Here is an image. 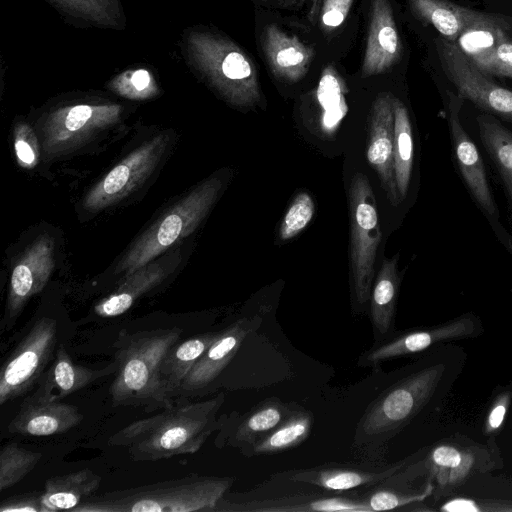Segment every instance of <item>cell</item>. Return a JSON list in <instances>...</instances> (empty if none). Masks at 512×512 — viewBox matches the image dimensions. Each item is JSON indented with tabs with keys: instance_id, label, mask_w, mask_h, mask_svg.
<instances>
[{
	"instance_id": "obj_1",
	"label": "cell",
	"mask_w": 512,
	"mask_h": 512,
	"mask_svg": "<svg viewBox=\"0 0 512 512\" xmlns=\"http://www.w3.org/2000/svg\"><path fill=\"white\" fill-rule=\"evenodd\" d=\"M225 394L213 398L171 404L153 416L126 425L113 434L108 444L125 448L134 461H157L196 453L221 427L217 414Z\"/></svg>"
},
{
	"instance_id": "obj_2",
	"label": "cell",
	"mask_w": 512,
	"mask_h": 512,
	"mask_svg": "<svg viewBox=\"0 0 512 512\" xmlns=\"http://www.w3.org/2000/svg\"><path fill=\"white\" fill-rule=\"evenodd\" d=\"M180 335L179 328L119 333L114 344L118 367L109 388L115 406L142 407L152 412L173 404L161 385L159 367Z\"/></svg>"
},
{
	"instance_id": "obj_3",
	"label": "cell",
	"mask_w": 512,
	"mask_h": 512,
	"mask_svg": "<svg viewBox=\"0 0 512 512\" xmlns=\"http://www.w3.org/2000/svg\"><path fill=\"white\" fill-rule=\"evenodd\" d=\"M234 483L232 477L188 476L107 492L83 500L74 512H212Z\"/></svg>"
},
{
	"instance_id": "obj_4",
	"label": "cell",
	"mask_w": 512,
	"mask_h": 512,
	"mask_svg": "<svg viewBox=\"0 0 512 512\" xmlns=\"http://www.w3.org/2000/svg\"><path fill=\"white\" fill-rule=\"evenodd\" d=\"M444 364L420 369L383 391L367 407L357 423L352 449L374 461L384 445L400 433L436 392Z\"/></svg>"
},
{
	"instance_id": "obj_5",
	"label": "cell",
	"mask_w": 512,
	"mask_h": 512,
	"mask_svg": "<svg viewBox=\"0 0 512 512\" xmlns=\"http://www.w3.org/2000/svg\"><path fill=\"white\" fill-rule=\"evenodd\" d=\"M222 181L211 177L154 223L129 249L117 266L126 276L149 264L200 224L218 198Z\"/></svg>"
},
{
	"instance_id": "obj_6",
	"label": "cell",
	"mask_w": 512,
	"mask_h": 512,
	"mask_svg": "<svg viewBox=\"0 0 512 512\" xmlns=\"http://www.w3.org/2000/svg\"><path fill=\"white\" fill-rule=\"evenodd\" d=\"M350 256L354 291V311L369 304L377 249L381 242L376 200L368 177L355 173L349 186Z\"/></svg>"
},
{
	"instance_id": "obj_7",
	"label": "cell",
	"mask_w": 512,
	"mask_h": 512,
	"mask_svg": "<svg viewBox=\"0 0 512 512\" xmlns=\"http://www.w3.org/2000/svg\"><path fill=\"white\" fill-rule=\"evenodd\" d=\"M57 323L42 317L36 320L3 364L0 373V404L26 394L38 385L54 356Z\"/></svg>"
},
{
	"instance_id": "obj_8",
	"label": "cell",
	"mask_w": 512,
	"mask_h": 512,
	"mask_svg": "<svg viewBox=\"0 0 512 512\" xmlns=\"http://www.w3.org/2000/svg\"><path fill=\"white\" fill-rule=\"evenodd\" d=\"M204 69L222 95L234 105L250 107L260 100L251 59L232 42L205 37L199 41Z\"/></svg>"
},
{
	"instance_id": "obj_9",
	"label": "cell",
	"mask_w": 512,
	"mask_h": 512,
	"mask_svg": "<svg viewBox=\"0 0 512 512\" xmlns=\"http://www.w3.org/2000/svg\"><path fill=\"white\" fill-rule=\"evenodd\" d=\"M436 45L442 69L458 94L512 122V91L490 80L455 43L441 38Z\"/></svg>"
},
{
	"instance_id": "obj_10",
	"label": "cell",
	"mask_w": 512,
	"mask_h": 512,
	"mask_svg": "<svg viewBox=\"0 0 512 512\" xmlns=\"http://www.w3.org/2000/svg\"><path fill=\"white\" fill-rule=\"evenodd\" d=\"M407 459L384 465L374 463H325L310 468L292 469L271 475L272 479L301 483L324 491L345 492L379 485L398 473Z\"/></svg>"
},
{
	"instance_id": "obj_11",
	"label": "cell",
	"mask_w": 512,
	"mask_h": 512,
	"mask_svg": "<svg viewBox=\"0 0 512 512\" xmlns=\"http://www.w3.org/2000/svg\"><path fill=\"white\" fill-rule=\"evenodd\" d=\"M167 143L166 135H158L130 153L87 194L85 208H105L131 192L152 172Z\"/></svg>"
},
{
	"instance_id": "obj_12",
	"label": "cell",
	"mask_w": 512,
	"mask_h": 512,
	"mask_svg": "<svg viewBox=\"0 0 512 512\" xmlns=\"http://www.w3.org/2000/svg\"><path fill=\"white\" fill-rule=\"evenodd\" d=\"M475 329L474 320L462 316L439 326L394 333L364 350L357 359V365L375 369L386 361L424 351L434 344L470 337Z\"/></svg>"
},
{
	"instance_id": "obj_13",
	"label": "cell",
	"mask_w": 512,
	"mask_h": 512,
	"mask_svg": "<svg viewBox=\"0 0 512 512\" xmlns=\"http://www.w3.org/2000/svg\"><path fill=\"white\" fill-rule=\"evenodd\" d=\"M296 402H284L277 397L267 398L244 414L232 412L221 416L215 444L238 449L249 457L252 447L282 423L295 409Z\"/></svg>"
},
{
	"instance_id": "obj_14",
	"label": "cell",
	"mask_w": 512,
	"mask_h": 512,
	"mask_svg": "<svg viewBox=\"0 0 512 512\" xmlns=\"http://www.w3.org/2000/svg\"><path fill=\"white\" fill-rule=\"evenodd\" d=\"M371 512L363 497L343 492L299 493L273 498L242 501L228 499L226 494L212 512Z\"/></svg>"
},
{
	"instance_id": "obj_15",
	"label": "cell",
	"mask_w": 512,
	"mask_h": 512,
	"mask_svg": "<svg viewBox=\"0 0 512 512\" xmlns=\"http://www.w3.org/2000/svg\"><path fill=\"white\" fill-rule=\"evenodd\" d=\"M118 105L79 104L54 112L43 128V148L56 153L113 124L119 117Z\"/></svg>"
},
{
	"instance_id": "obj_16",
	"label": "cell",
	"mask_w": 512,
	"mask_h": 512,
	"mask_svg": "<svg viewBox=\"0 0 512 512\" xmlns=\"http://www.w3.org/2000/svg\"><path fill=\"white\" fill-rule=\"evenodd\" d=\"M261 323L258 316L243 317L219 331L217 338L193 365L177 395H197L211 385L230 363L247 336Z\"/></svg>"
},
{
	"instance_id": "obj_17",
	"label": "cell",
	"mask_w": 512,
	"mask_h": 512,
	"mask_svg": "<svg viewBox=\"0 0 512 512\" xmlns=\"http://www.w3.org/2000/svg\"><path fill=\"white\" fill-rule=\"evenodd\" d=\"M447 95V120L460 172L478 204L490 215L497 216L481 155L460 122L464 98L452 91H447Z\"/></svg>"
},
{
	"instance_id": "obj_18",
	"label": "cell",
	"mask_w": 512,
	"mask_h": 512,
	"mask_svg": "<svg viewBox=\"0 0 512 512\" xmlns=\"http://www.w3.org/2000/svg\"><path fill=\"white\" fill-rule=\"evenodd\" d=\"M394 98L379 95L371 108L367 159L376 170L387 199L393 206L400 202L394 171Z\"/></svg>"
},
{
	"instance_id": "obj_19",
	"label": "cell",
	"mask_w": 512,
	"mask_h": 512,
	"mask_svg": "<svg viewBox=\"0 0 512 512\" xmlns=\"http://www.w3.org/2000/svg\"><path fill=\"white\" fill-rule=\"evenodd\" d=\"M54 267V244L49 236L39 237L14 266L4 320L18 317L26 302L39 293Z\"/></svg>"
},
{
	"instance_id": "obj_20",
	"label": "cell",
	"mask_w": 512,
	"mask_h": 512,
	"mask_svg": "<svg viewBox=\"0 0 512 512\" xmlns=\"http://www.w3.org/2000/svg\"><path fill=\"white\" fill-rule=\"evenodd\" d=\"M82 420L77 406L51 400L35 391L22 402L7 430L23 436H51L68 432Z\"/></svg>"
},
{
	"instance_id": "obj_21",
	"label": "cell",
	"mask_w": 512,
	"mask_h": 512,
	"mask_svg": "<svg viewBox=\"0 0 512 512\" xmlns=\"http://www.w3.org/2000/svg\"><path fill=\"white\" fill-rule=\"evenodd\" d=\"M401 42L388 0H372L362 77L388 71L401 55Z\"/></svg>"
},
{
	"instance_id": "obj_22",
	"label": "cell",
	"mask_w": 512,
	"mask_h": 512,
	"mask_svg": "<svg viewBox=\"0 0 512 512\" xmlns=\"http://www.w3.org/2000/svg\"><path fill=\"white\" fill-rule=\"evenodd\" d=\"M117 367L116 361L101 369L78 365L71 359L65 346L59 344L53 362L40 379L36 392L60 401L94 381L115 373Z\"/></svg>"
},
{
	"instance_id": "obj_23",
	"label": "cell",
	"mask_w": 512,
	"mask_h": 512,
	"mask_svg": "<svg viewBox=\"0 0 512 512\" xmlns=\"http://www.w3.org/2000/svg\"><path fill=\"white\" fill-rule=\"evenodd\" d=\"M263 50L272 72L290 82L300 80L307 73L313 57L310 47L275 25L264 30Z\"/></svg>"
},
{
	"instance_id": "obj_24",
	"label": "cell",
	"mask_w": 512,
	"mask_h": 512,
	"mask_svg": "<svg viewBox=\"0 0 512 512\" xmlns=\"http://www.w3.org/2000/svg\"><path fill=\"white\" fill-rule=\"evenodd\" d=\"M399 255L385 259L372 286L369 315L375 341L394 334L397 296L400 278L397 270Z\"/></svg>"
},
{
	"instance_id": "obj_25",
	"label": "cell",
	"mask_w": 512,
	"mask_h": 512,
	"mask_svg": "<svg viewBox=\"0 0 512 512\" xmlns=\"http://www.w3.org/2000/svg\"><path fill=\"white\" fill-rule=\"evenodd\" d=\"M100 483L101 477L88 468L51 477L41 492L42 512L72 510L93 496Z\"/></svg>"
},
{
	"instance_id": "obj_26",
	"label": "cell",
	"mask_w": 512,
	"mask_h": 512,
	"mask_svg": "<svg viewBox=\"0 0 512 512\" xmlns=\"http://www.w3.org/2000/svg\"><path fill=\"white\" fill-rule=\"evenodd\" d=\"M409 3L418 17L453 43L470 27L492 18L446 0H409Z\"/></svg>"
},
{
	"instance_id": "obj_27",
	"label": "cell",
	"mask_w": 512,
	"mask_h": 512,
	"mask_svg": "<svg viewBox=\"0 0 512 512\" xmlns=\"http://www.w3.org/2000/svg\"><path fill=\"white\" fill-rule=\"evenodd\" d=\"M218 334L219 331L199 334L168 349L159 367V379L170 399L177 396L183 380Z\"/></svg>"
},
{
	"instance_id": "obj_28",
	"label": "cell",
	"mask_w": 512,
	"mask_h": 512,
	"mask_svg": "<svg viewBox=\"0 0 512 512\" xmlns=\"http://www.w3.org/2000/svg\"><path fill=\"white\" fill-rule=\"evenodd\" d=\"M170 272L171 269L160 263L143 266L128 275L115 292L100 301L95 306V313L104 318L125 313L140 296L160 284Z\"/></svg>"
},
{
	"instance_id": "obj_29",
	"label": "cell",
	"mask_w": 512,
	"mask_h": 512,
	"mask_svg": "<svg viewBox=\"0 0 512 512\" xmlns=\"http://www.w3.org/2000/svg\"><path fill=\"white\" fill-rule=\"evenodd\" d=\"M313 422V413L297 404L282 423L252 447L249 457L277 454L297 447L310 436Z\"/></svg>"
},
{
	"instance_id": "obj_30",
	"label": "cell",
	"mask_w": 512,
	"mask_h": 512,
	"mask_svg": "<svg viewBox=\"0 0 512 512\" xmlns=\"http://www.w3.org/2000/svg\"><path fill=\"white\" fill-rule=\"evenodd\" d=\"M394 171L401 201L407 196L413 167V136L405 105L394 98Z\"/></svg>"
},
{
	"instance_id": "obj_31",
	"label": "cell",
	"mask_w": 512,
	"mask_h": 512,
	"mask_svg": "<svg viewBox=\"0 0 512 512\" xmlns=\"http://www.w3.org/2000/svg\"><path fill=\"white\" fill-rule=\"evenodd\" d=\"M482 142L496 164L512 200V132L489 114L476 118Z\"/></svg>"
},
{
	"instance_id": "obj_32",
	"label": "cell",
	"mask_w": 512,
	"mask_h": 512,
	"mask_svg": "<svg viewBox=\"0 0 512 512\" xmlns=\"http://www.w3.org/2000/svg\"><path fill=\"white\" fill-rule=\"evenodd\" d=\"M429 461L439 484L443 486L462 482L476 463L473 453L448 444L434 448Z\"/></svg>"
},
{
	"instance_id": "obj_33",
	"label": "cell",
	"mask_w": 512,
	"mask_h": 512,
	"mask_svg": "<svg viewBox=\"0 0 512 512\" xmlns=\"http://www.w3.org/2000/svg\"><path fill=\"white\" fill-rule=\"evenodd\" d=\"M41 458V453L25 449L15 442L4 445L0 451V491L20 482Z\"/></svg>"
},
{
	"instance_id": "obj_34",
	"label": "cell",
	"mask_w": 512,
	"mask_h": 512,
	"mask_svg": "<svg viewBox=\"0 0 512 512\" xmlns=\"http://www.w3.org/2000/svg\"><path fill=\"white\" fill-rule=\"evenodd\" d=\"M504 36L505 33L502 27L492 17L464 31L456 40L458 42V45H456L470 61L474 62L488 52Z\"/></svg>"
},
{
	"instance_id": "obj_35",
	"label": "cell",
	"mask_w": 512,
	"mask_h": 512,
	"mask_svg": "<svg viewBox=\"0 0 512 512\" xmlns=\"http://www.w3.org/2000/svg\"><path fill=\"white\" fill-rule=\"evenodd\" d=\"M379 485V487L362 496L370 511L398 509L405 505L422 501L432 490L431 485H428L422 492H406L392 487H384L382 483Z\"/></svg>"
},
{
	"instance_id": "obj_36",
	"label": "cell",
	"mask_w": 512,
	"mask_h": 512,
	"mask_svg": "<svg viewBox=\"0 0 512 512\" xmlns=\"http://www.w3.org/2000/svg\"><path fill=\"white\" fill-rule=\"evenodd\" d=\"M315 213L314 201L308 193H300L287 209L279 228L281 240H290L310 223Z\"/></svg>"
},
{
	"instance_id": "obj_37",
	"label": "cell",
	"mask_w": 512,
	"mask_h": 512,
	"mask_svg": "<svg viewBox=\"0 0 512 512\" xmlns=\"http://www.w3.org/2000/svg\"><path fill=\"white\" fill-rule=\"evenodd\" d=\"M473 63L485 74L512 78V42L504 36Z\"/></svg>"
},
{
	"instance_id": "obj_38",
	"label": "cell",
	"mask_w": 512,
	"mask_h": 512,
	"mask_svg": "<svg viewBox=\"0 0 512 512\" xmlns=\"http://www.w3.org/2000/svg\"><path fill=\"white\" fill-rule=\"evenodd\" d=\"M15 152L21 165L32 167L38 160V144L33 131L25 124L15 130Z\"/></svg>"
},
{
	"instance_id": "obj_39",
	"label": "cell",
	"mask_w": 512,
	"mask_h": 512,
	"mask_svg": "<svg viewBox=\"0 0 512 512\" xmlns=\"http://www.w3.org/2000/svg\"><path fill=\"white\" fill-rule=\"evenodd\" d=\"M63 4L70 6L96 21H105L111 19L112 2L111 0H59Z\"/></svg>"
},
{
	"instance_id": "obj_40",
	"label": "cell",
	"mask_w": 512,
	"mask_h": 512,
	"mask_svg": "<svg viewBox=\"0 0 512 512\" xmlns=\"http://www.w3.org/2000/svg\"><path fill=\"white\" fill-rule=\"evenodd\" d=\"M510 402L511 393L509 391L502 392L495 398L485 419V434H494L500 429L508 411Z\"/></svg>"
},
{
	"instance_id": "obj_41",
	"label": "cell",
	"mask_w": 512,
	"mask_h": 512,
	"mask_svg": "<svg viewBox=\"0 0 512 512\" xmlns=\"http://www.w3.org/2000/svg\"><path fill=\"white\" fill-rule=\"evenodd\" d=\"M0 512H42L41 493H26L0 503Z\"/></svg>"
},
{
	"instance_id": "obj_42",
	"label": "cell",
	"mask_w": 512,
	"mask_h": 512,
	"mask_svg": "<svg viewBox=\"0 0 512 512\" xmlns=\"http://www.w3.org/2000/svg\"><path fill=\"white\" fill-rule=\"evenodd\" d=\"M353 0H325L321 20L324 26L334 28L343 23Z\"/></svg>"
},
{
	"instance_id": "obj_43",
	"label": "cell",
	"mask_w": 512,
	"mask_h": 512,
	"mask_svg": "<svg viewBox=\"0 0 512 512\" xmlns=\"http://www.w3.org/2000/svg\"><path fill=\"white\" fill-rule=\"evenodd\" d=\"M128 81L130 87L120 90L119 93L131 98H146L152 94L151 78L146 70L133 72Z\"/></svg>"
},
{
	"instance_id": "obj_44",
	"label": "cell",
	"mask_w": 512,
	"mask_h": 512,
	"mask_svg": "<svg viewBox=\"0 0 512 512\" xmlns=\"http://www.w3.org/2000/svg\"><path fill=\"white\" fill-rule=\"evenodd\" d=\"M291 1H297V2H303V3H309L311 5L312 11H317L320 0H291Z\"/></svg>"
}]
</instances>
